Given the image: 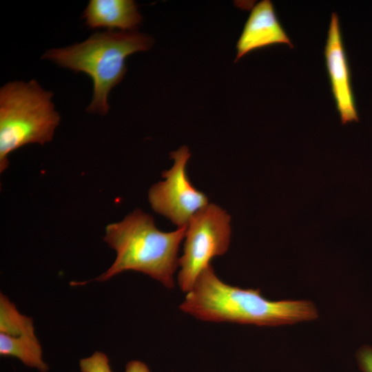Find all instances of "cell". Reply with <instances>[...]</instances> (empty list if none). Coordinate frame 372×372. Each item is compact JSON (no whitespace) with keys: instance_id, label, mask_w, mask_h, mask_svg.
I'll use <instances>...</instances> for the list:
<instances>
[{"instance_id":"obj_1","label":"cell","mask_w":372,"mask_h":372,"mask_svg":"<svg viewBox=\"0 0 372 372\" xmlns=\"http://www.w3.org/2000/svg\"><path fill=\"white\" fill-rule=\"evenodd\" d=\"M196 319L216 322L275 327L318 318L317 307L306 300L273 301L259 289L224 282L210 265L198 276L179 307Z\"/></svg>"},{"instance_id":"obj_2","label":"cell","mask_w":372,"mask_h":372,"mask_svg":"<svg viewBox=\"0 0 372 372\" xmlns=\"http://www.w3.org/2000/svg\"><path fill=\"white\" fill-rule=\"evenodd\" d=\"M186 230L187 226L162 231L156 227L153 217L139 209L122 220L109 224L103 240L116 256L112 265L95 280L103 282L123 271H136L173 288L179 246Z\"/></svg>"},{"instance_id":"obj_3","label":"cell","mask_w":372,"mask_h":372,"mask_svg":"<svg viewBox=\"0 0 372 372\" xmlns=\"http://www.w3.org/2000/svg\"><path fill=\"white\" fill-rule=\"evenodd\" d=\"M153 43L152 37L136 30H107L95 32L81 43L50 49L42 59L88 75L93 81V96L86 110L105 115L110 110L109 93L127 72V57L149 50Z\"/></svg>"},{"instance_id":"obj_4","label":"cell","mask_w":372,"mask_h":372,"mask_svg":"<svg viewBox=\"0 0 372 372\" xmlns=\"http://www.w3.org/2000/svg\"><path fill=\"white\" fill-rule=\"evenodd\" d=\"M53 93L35 80L11 81L0 89V172L8 156L28 144L50 142L61 117L52 100Z\"/></svg>"},{"instance_id":"obj_5","label":"cell","mask_w":372,"mask_h":372,"mask_svg":"<svg viewBox=\"0 0 372 372\" xmlns=\"http://www.w3.org/2000/svg\"><path fill=\"white\" fill-rule=\"evenodd\" d=\"M230 220L225 210L213 203L190 219L178 260L177 281L182 291H190L200 273L211 265V260L226 253L230 243Z\"/></svg>"},{"instance_id":"obj_6","label":"cell","mask_w":372,"mask_h":372,"mask_svg":"<svg viewBox=\"0 0 372 372\" xmlns=\"http://www.w3.org/2000/svg\"><path fill=\"white\" fill-rule=\"evenodd\" d=\"M190 156L185 145L172 152L173 166L162 174L165 180L153 185L148 192L153 210L178 227L187 226L193 216L209 204L207 196L188 178L186 166Z\"/></svg>"},{"instance_id":"obj_7","label":"cell","mask_w":372,"mask_h":372,"mask_svg":"<svg viewBox=\"0 0 372 372\" xmlns=\"http://www.w3.org/2000/svg\"><path fill=\"white\" fill-rule=\"evenodd\" d=\"M326 66L331 90L342 124L358 121L351 83L350 70L342 42L339 17L331 16L326 45Z\"/></svg>"},{"instance_id":"obj_8","label":"cell","mask_w":372,"mask_h":372,"mask_svg":"<svg viewBox=\"0 0 372 372\" xmlns=\"http://www.w3.org/2000/svg\"><path fill=\"white\" fill-rule=\"evenodd\" d=\"M278 43L293 48L278 21L271 1H261L252 8L237 41L235 61L251 51Z\"/></svg>"},{"instance_id":"obj_9","label":"cell","mask_w":372,"mask_h":372,"mask_svg":"<svg viewBox=\"0 0 372 372\" xmlns=\"http://www.w3.org/2000/svg\"><path fill=\"white\" fill-rule=\"evenodd\" d=\"M83 18L90 28L119 31L136 30L143 19L132 0H90Z\"/></svg>"},{"instance_id":"obj_10","label":"cell","mask_w":372,"mask_h":372,"mask_svg":"<svg viewBox=\"0 0 372 372\" xmlns=\"http://www.w3.org/2000/svg\"><path fill=\"white\" fill-rule=\"evenodd\" d=\"M0 354L12 356L25 365L40 372H47L48 364L43 360L41 345L36 335L10 336L0 333Z\"/></svg>"},{"instance_id":"obj_11","label":"cell","mask_w":372,"mask_h":372,"mask_svg":"<svg viewBox=\"0 0 372 372\" xmlns=\"http://www.w3.org/2000/svg\"><path fill=\"white\" fill-rule=\"evenodd\" d=\"M0 333L10 336L35 335L32 319L21 313L2 293H0Z\"/></svg>"},{"instance_id":"obj_12","label":"cell","mask_w":372,"mask_h":372,"mask_svg":"<svg viewBox=\"0 0 372 372\" xmlns=\"http://www.w3.org/2000/svg\"><path fill=\"white\" fill-rule=\"evenodd\" d=\"M79 366L81 372H113L107 356L99 351L94 352L90 357L81 359Z\"/></svg>"},{"instance_id":"obj_13","label":"cell","mask_w":372,"mask_h":372,"mask_svg":"<svg viewBox=\"0 0 372 372\" xmlns=\"http://www.w3.org/2000/svg\"><path fill=\"white\" fill-rule=\"evenodd\" d=\"M356 360L362 372H372V347H361L356 353Z\"/></svg>"},{"instance_id":"obj_14","label":"cell","mask_w":372,"mask_h":372,"mask_svg":"<svg viewBox=\"0 0 372 372\" xmlns=\"http://www.w3.org/2000/svg\"><path fill=\"white\" fill-rule=\"evenodd\" d=\"M125 372H151L147 366L141 361L132 360L125 366Z\"/></svg>"}]
</instances>
